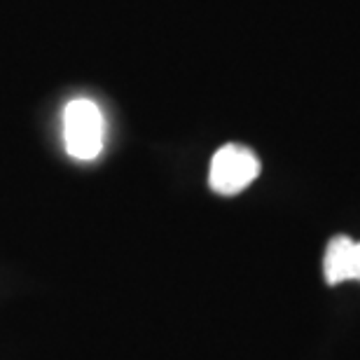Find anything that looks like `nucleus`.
I'll return each mask as SVG.
<instances>
[{
  "instance_id": "obj_1",
  "label": "nucleus",
  "mask_w": 360,
  "mask_h": 360,
  "mask_svg": "<svg viewBox=\"0 0 360 360\" xmlns=\"http://www.w3.org/2000/svg\"><path fill=\"white\" fill-rule=\"evenodd\" d=\"M63 143L77 162L96 160L105 143V120L96 101L73 98L63 108Z\"/></svg>"
},
{
  "instance_id": "obj_2",
  "label": "nucleus",
  "mask_w": 360,
  "mask_h": 360,
  "mask_svg": "<svg viewBox=\"0 0 360 360\" xmlns=\"http://www.w3.org/2000/svg\"><path fill=\"white\" fill-rule=\"evenodd\" d=\"M260 176V160L246 146H222L211 160V171H208V185L218 194H239L241 190L253 183Z\"/></svg>"
},
{
  "instance_id": "obj_3",
  "label": "nucleus",
  "mask_w": 360,
  "mask_h": 360,
  "mask_svg": "<svg viewBox=\"0 0 360 360\" xmlns=\"http://www.w3.org/2000/svg\"><path fill=\"white\" fill-rule=\"evenodd\" d=\"M323 271L330 285L344 283V281H360V241L349 236H335L328 243Z\"/></svg>"
}]
</instances>
